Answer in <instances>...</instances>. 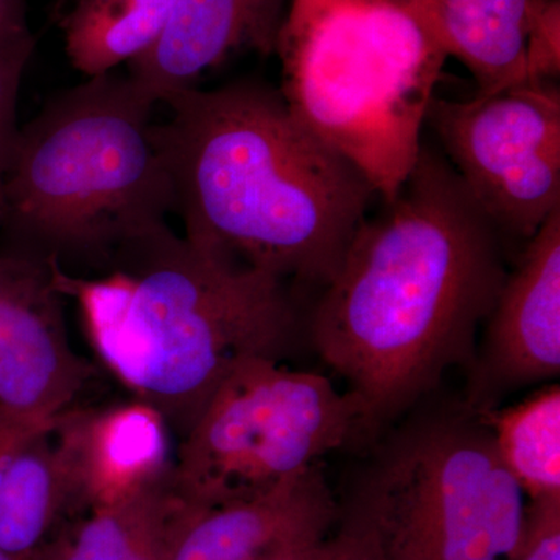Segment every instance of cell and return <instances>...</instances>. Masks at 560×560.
<instances>
[{"mask_svg":"<svg viewBox=\"0 0 560 560\" xmlns=\"http://www.w3.org/2000/svg\"><path fill=\"white\" fill-rule=\"evenodd\" d=\"M499 235L427 143L396 197L360 224L312 313L311 338L377 433L445 372L474 368L477 331L508 276Z\"/></svg>","mask_w":560,"mask_h":560,"instance_id":"cell-1","label":"cell"},{"mask_svg":"<svg viewBox=\"0 0 560 560\" xmlns=\"http://www.w3.org/2000/svg\"><path fill=\"white\" fill-rule=\"evenodd\" d=\"M160 140L190 243L287 282L326 287L368 217L370 183L254 80L176 92Z\"/></svg>","mask_w":560,"mask_h":560,"instance_id":"cell-2","label":"cell"},{"mask_svg":"<svg viewBox=\"0 0 560 560\" xmlns=\"http://www.w3.org/2000/svg\"><path fill=\"white\" fill-rule=\"evenodd\" d=\"M47 260L103 366L180 440L242 363L279 361L296 337L285 282L198 248L168 226L124 246L94 278Z\"/></svg>","mask_w":560,"mask_h":560,"instance_id":"cell-3","label":"cell"},{"mask_svg":"<svg viewBox=\"0 0 560 560\" xmlns=\"http://www.w3.org/2000/svg\"><path fill=\"white\" fill-rule=\"evenodd\" d=\"M156 102L103 73L51 98L18 131L2 178V221L25 253L105 270L124 246L167 226L173 191Z\"/></svg>","mask_w":560,"mask_h":560,"instance_id":"cell-4","label":"cell"},{"mask_svg":"<svg viewBox=\"0 0 560 560\" xmlns=\"http://www.w3.org/2000/svg\"><path fill=\"white\" fill-rule=\"evenodd\" d=\"M275 54L294 119L393 200L447 55L397 0H290Z\"/></svg>","mask_w":560,"mask_h":560,"instance_id":"cell-5","label":"cell"},{"mask_svg":"<svg viewBox=\"0 0 560 560\" xmlns=\"http://www.w3.org/2000/svg\"><path fill=\"white\" fill-rule=\"evenodd\" d=\"M525 493L492 434L464 410L427 416L390 434L353 490L388 560H514Z\"/></svg>","mask_w":560,"mask_h":560,"instance_id":"cell-6","label":"cell"},{"mask_svg":"<svg viewBox=\"0 0 560 560\" xmlns=\"http://www.w3.org/2000/svg\"><path fill=\"white\" fill-rule=\"evenodd\" d=\"M377 434L363 401L278 360L242 363L213 394L173 460L184 499L202 508L250 499Z\"/></svg>","mask_w":560,"mask_h":560,"instance_id":"cell-7","label":"cell"},{"mask_svg":"<svg viewBox=\"0 0 560 560\" xmlns=\"http://www.w3.org/2000/svg\"><path fill=\"white\" fill-rule=\"evenodd\" d=\"M444 158L499 234L529 241L560 209V88L526 81L427 110Z\"/></svg>","mask_w":560,"mask_h":560,"instance_id":"cell-8","label":"cell"},{"mask_svg":"<svg viewBox=\"0 0 560 560\" xmlns=\"http://www.w3.org/2000/svg\"><path fill=\"white\" fill-rule=\"evenodd\" d=\"M49 260L0 256V407L39 423L73 410L94 368L70 346Z\"/></svg>","mask_w":560,"mask_h":560,"instance_id":"cell-9","label":"cell"},{"mask_svg":"<svg viewBox=\"0 0 560 560\" xmlns=\"http://www.w3.org/2000/svg\"><path fill=\"white\" fill-rule=\"evenodd\" d=\"M469 372L466 410H492L511 390L560 372V209L529 238L490 312Z\"/></svg>","mask_w":560,"mask_h":560,"instance_id":"cell-10","label":"cell"},{"mask_svg":"<svg viewBox=\"0 0 560 560\" xmlns=\"http://www.w3.org/2000/svg\"><path fill=\"white\" fill-rule=\"evenodd\" d=\"M290 0H178L161 38L128 77L162 103L242 51L271 55Z\"/></svg>","mask_w":560,"mask_h":560,"instance_id":"cell-11","label":"cell"},{"mask_svg":"<svg viewBox=\"0 0 560 560\" xmlns=\"http://www.w3.org/2000/svg\"><path fill=\"white\" fill-rule=\"evenodd\" d=\"M168 425L143 401L61 415L55 425L83 506L127 499L173 470Z\"/></svg>","mask_w":560,"mask_h":560,"instance_id":"cell-12","label":"cell"},{"mask_svg":"<svg viewBox=\"0 0 560 560\" xmlns=\"http://www.w3.org/2000/svg\"><path fill=\"white\" fill-rule=\"evenodd\" d=\"M337 514L318 463L260 495L195 508L168 560H260L287 530Z\"/></svg>","mask_w":560,"mask_h":560,"instance_id":"cell-13","label":"cell"},{"mask_svg":"<svg viewBox=\"0 0 560 560\" xmlns=\"http://www.w3.org/2000/svg\"><path fill=\"white\" fill-rule=\"evenodd\" d=\"M480 94L526 83V44L548 0H397Z\"/></svg>","mask_w":560,"mask_h":560,"instance_id":"cell-14","label":"cell"},{"mask_svg":"<svg viewBox=\"0 0 560 560\" xmlns=\"http://www.w3.org/2000/svg\"><path fill=\"white\" fill-rule=\"evenodd\" d=\"M55 425L22 445L0 485V550L14 558L38 555L62 515L83 506Z\"/></svg>","mask_w":560,"mask_h":560,"instance_id":"cell-15","label":"cell"},{"mask_svg":"<svg viewBox=\"0 0 560 560\" xmlns=\"http://www.w3.org/2000/svg\"><path fill=\"white\" fill-rule=\"evenodd\" d=\"M198 504L184 499L173 470L127 499L91 511L50 560H168Z\"/></svg>","mask_w":560,"mask_h":560,"instance_id":"cell-16","label":"cell"},{"mask_svg":"<svg viewBox=\"0 0 560 560\" xmlns=\"http://www.w3.org/2000/svg\"><path fill=\"white\" fill-rule=\"evenodd\" d=\"M178 0H80L62 22L66 54L92 79L151 49Z\"/></svg>","mask_w":560,"mask_h":560,"instance_id":"cell-17","label":"cell"},{"mask_svg":"<svg viewBox=\"0 0 560 560\" xmlns=\"http://www.w3.org/2000/svg\"><path fill=\"white\" fill-rule=\"evenodd\" d=\"M475 416L488 427L500 459L529 501L560 497L559 385Z\"/></svg>","mask_w":560,"mask_h":560,"instance_id":"cell-18","label":"cell"},{"mask_svg":"<svg viewBox=\"0 0 560 560\" xmlns=\"http://www.w3.org/2000/svg\"><path fill=\"white\" fill-rule=\"evenodd\" d=\"M337 515L287 530L260 560H388L375 530L355 512H346L330 533Z\"/></svg>","mask_w":560,"mask_h":560,"instance_id":"cell-19","label":"cell"},{"mask_svg":"<svg viewBox=\"0 0 560 560\" xmlns=\"http://www.w3.org/2000/svg\"><path fill=\"white\" fill-rule=\"evenodd\" d=\"M35 39L28 38L0 49V183L9 165L18 136V94L24 70L31 60Z\"/></svg>","mask_w":560,"mask_h":560,"instance_id":"cell-20","label":"cell"},{"mask_svg":"<svg viewBox=\"0 0 560 560\" xmlns=\"http://www.w3.org/2000/svg\"><path fill=\"white\" fill-rule=\"evenodd\" d=\"M560 75V2L548 0L530 27L526 80L558 81Z\"/></svg>","mask_w":560,"mask_h":560,"instance_id":"cell-21","label":"cell"},{"mask_svg":"<svg viewBox=\"0 0 560 560\" xmlns=\"http://www.w3.org/2000/svg\"><path fill=\"white\" fill-rule=\"evenodd\" d=\"M514 560H560V497L529 501Z\"/></svg>","mask_w":560,"mask_h":560,"instance_id":"cell-22","label":"cell"},{"mask_svg":"<svg viewBox=\"0 0 560 560\" xmlns=\"http://www.w3.org/2000/svg\"><path fill=\"white\" fill-rule=\"evenodd\" d=\"M57 422V420H55ZM54 423H39L13 415L7 408L0 407V485L11 459L21 451L25 442L31 441L43 431L51 429Z\"/></svg>","mask_w":560,"mask_h":560,"instance_id":"cell-23","label":"cell"},{"mask_svg":"<svg viewBox=\"0 0 560 560\" xmlns=\"http://www.w3.org/2000/svg\"><path fill=\"white\" fill-rule=\"evenodd\" d=\"M32 38L25 0H0V49Z\"/></svg>","mask_w":560,"mask_h":560,"instance_id":"cell-24","label":"cell"},{"mask_svg":"<svg viewBox=\"0 0 560 560\" xmlns=\"http://www.w3.org/2000/svg\"><path fill=\"white\" fill-rule=\"evenodd\" d=\"M0 560H24V558H14V556L9 555V552L0 550Z\"/></svg>","mask_w":560,"mask_h":560,"instance_id":"cell-25","label":"cell"},{"mask_svg":"<svg viewBox=\"0 0 560 560\" xmlns=\"http://www.w3.org/2000/svg\"><path fill=\"white\" fill-rule=\"evenodd\" d=\"M24 560H50L49 558H40L39 555L31 556V558H24Z\"/></svg>","mask_w":560,"mask_h":560,"instance_id":"cell-26","label":"cell"},{"mask_svg":"<svg viewBox=\"0 0 560 560\" xmlns=\"http://www.w3.org/2000/svg\"><path fill=\"white\" fill-rule=\"evenodd\" d=\"M0 219H2V183H0Z\"/></svg>","mask_w":560,"mask_h":560,"instance_id":"cell-27","label":"cell"}]
</instances>
